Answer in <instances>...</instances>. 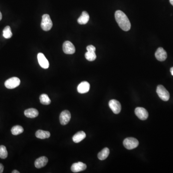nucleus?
Returning <instances> with one entry per match:
<instances>
[{
    "instance_id": "obj_1",
    "label": "nucleus",
    "mask_w": 173,
    "mask_h": 173,
    "mask_svg": "<svg viewBox=\"0 0 173 173\" xmlns=\"http://www.w3.org/2000/svg\"><path fill=\"white\" fill-rule=\"evenodd\" d=\"M115 18L121 29L125 31L129 30L131 24L126 14L120 10H117L115 13Z\"/></svg>"
},
{
    "instance_id": "obj_2",
    "label": "nucleus",
    "mask_w": 173,
    "mask_h": 173,
    "mask_svg": "<svg viewBox=\"0 0 173 173\" xmlns=\"http://www.w3.org/2000/svg\"><path fill=\"white\" fill-rule=\"evenodd\" d=\"M53 26V22L50 19V15L48 14L43 15L42 18L41 27L43 30L48 31L52 29Z\"/></svg>"
},
{
    "instance_id": "obj_3",
    "label": "nucleus",
    "mask_w": 173,
    "mask_h": 173,
    "mask_svg": "<svg viewBox=\"0 0 173 173\" xmlns=\"http://www.w3.org/2000/svg\"><path fill=\"white\" fill-rule=\"evenodd\" d=\"M139 142L138 139L134 138H127L123 141L124 147L127 150H132L139 146Z\"/></svg>"
},
{
    "instance_id": "obj_4",
    "label": "nucleus",
    "mask_w": 173,
    "mask_h": 173,
    "mask_svg": "<svg viewBox=\"0 0 173 173\" xmlns=\"http://www.w3.org/2000/svg\"><path fill=\"white\" fill-rule=\"evenodd\" d=\"M156 92L160 99L163 101L167 102L170 98V94L167 89L163 85H158L157 87Z\"/></svg>"
},
{
    "instance_id": "obj_5",
    "label": "nucleus",
    "mask_w": 173,
    "mask_h": 173,
    "mask_svg": "<svg viewBox=\"0 0 173 173\" xmlns=\"http://www.w3.org/2000/svg\"><path fill=\"white\" fill-rule=\"evenodd\" d=\"M20 84V79L17 77H13L7 79L5 82V85L8 89H13L17 88Z\"/></svg>"
},
{
    "instance_id": "obj_6",
    "label": "nucleus",
    "mask_w": 173,
    "mask_h": 173,
    "mask_svg": "<svg viewBox=\"0 0 173 173\" xmlns=\"http://www.w3.org/2000/svg\"><path fill=\"white\" fill-rule=\"evenodd\" d=\"M62 49L64 53L67 54H72L76 51V49L72 43L69 41H66L62 45Z\"/></svg>"
},
{
    "instance_id": "obj_7",
    "label": "nucleus",
    "mask_w": 173,
    "mask_h": 173,
    "mask_svg": "<svg viewBox=\"0 0 173 173\" xmlns=\"http://www.w3.org/2000/svg\"><path fill=\"white\" fill-rule=\"evenodd\" d=\"M135 113L137 117L142 120L147 119L149 116L148 111L143 107L136 108L135 110Z\"/></svg>"
},
{
    "instance_id": "obj_8",
    "label": "nucleus",
    "mask_w": 173,
    "mask_h": 173,
    "mask_svg": "<svg viewBox=\"0 0 173 173\" xmlns=\"http://www.w3.org/2000/svg\"><path fill=\"white\" fill-rule=\"evenodd\" d=\"M71 114L68 110H65L61 113L60 115V122L62 125H66L69 123L71 119Z\"/></svg>"
},
{
    "instance_id": "obj_9",
    "label": "nucleus",
    "mask_w": 173,
    "mask_h": 173,
    "mask_svg": "<svg viewBox=\"0 0 173 173\" xmlns=\"http://www.w3.org/2000/svg\"><path fill=\"white\" fill-rule=\"evenodd\" d=\"M109 106L114 114H118L121 112V105L119 102L117 100L114 99L110 101Z\"/></svg>"
},
{
    "instance_id": "obj_10",
    "label": "nucleus",
    "mask_w": 173,
    "mask_h": 173,
    "mask_svg": "<svg viewBox=\"0 0 173 173\" xmlns=\"http://www.w3.org/2000/svg\"><path fill=\"white\" fill-rule=\"evenodd\" d=\"M37 57L39 65L42 68L44 69L48 68L49 67V62L44 56V55L42 53H38V54Z\"/></svg>"
},
{
    "instance_id": "obj_11",
    "label": "nucleus",
    "mask_w": 173,
    "mask_h": 173,
    "mask_svg": "<svg viewBox=\"0 0 173 173\" xmlns=\"http://www.w3.org/2000/svg\"><path fill=\"white\" fill-rule=\"evenodd\" d=\"M156 58L159 61H164L167 57V52L162 47H159L155 54Z\"/></svg>"
},
{
    "instance_id": "obj_12",
    "label": "nucleus",
    "mask_w": 173,
    "mask_h": 173,
    "mask_svg": "<svg viewBox=\"0 0 173 173\" xmlns=\"http://www.w3.org/2000/svg\"><path fill=\"white\" fill-rule=\"evenodd\" d=\"M86 168V164L80 162L73 163L71 167V171L74 173H78L84 171Z\"/></svg>"
},
{
    "instance_id": "obj_13",
    "label": "nucleus",
    "mask_w": 173,
    "mask_h": 173,
    "mask_svg": "<svg viewBox=\"0 0 173 173\" xmlns=\"http://www.w3.org/2000/svg\"><path fill=\"white\" fill-rule=\"evenodd\" d=\"M90 89V84L86 81H83L80 83L78 86V92L81 94L86 93L89 91Z\"/></svg>"
},
{
    "instance_id": "obj_14",
    "label": "nucleus",
    "mask_w": 173,
    "mask_h": 173,
    "mask_svg": "<svg viewBox=\"0 0 173 173\" xmlns=\"http://www.w3.org/2000/svg\"><path fill=\"white\" fill-rule=\"evenodd\" d=\"M48 159L45 156H42L38 158L35 162V166L37 168H41L46 166Z\"/></svg>"
},
{
    "instance_id": "obj_15",
    "label": "nucleus",
    "mask_w": 173,
    "mask_h": 173,
    "mask_svg": "<svg viewBox=\"0 0 173 173\" xmlns=\"http://www.w3.org/2000/svg\"><path fill=\"white\" fill-rule=\"evenodd\" d=\"M24 114L26 117L33 119L38 116V112L36 109L30 108L26 110Z\"/></svg>"
},
{
    "instance_id": "obj_16",
    "label": "nucleus",
    "mask_w": 173,
    "mask_h": 173,
    "mask_svg": "<svg viewBox=\"0 0 173 173\" xmlns=\"http://www.w3.org/2000/svg\"><path fill=\"white\" fill-rule=\"evenodd\" d=\"M86 137L85 133L82 131L78 132L73 137L72 139L74 143H79L83 140Z\"/></svg>"
},
{
    "instance_id": "obj_17",
    "label": "nucleus",
    "mask_w": 173,
    "mask_h": 173,
    "mask_svg": "<svg viewBox=\"0 0 173 173\" xmlns=\"http://www.w3.org/2000/svg\"><path fill=\"white\" fill-rule=\"evenodd\" d=\"M90 16L86 11H83L81 16L78 19V22L80 25L86 24L89 21Z\"/></svg>"
},
{
    "instance_id": "obj_18",
    "label": "nucleus",
    "mask_w": 173,
    "mask_h": 173,
    "mask_svg": "<svg viewBox=\"0 0 173 173\" xmlns=\"http://www.w3.org/2000/svg\"><path fill=\"white\" fill-rule=\"evenodd\" d=\"M36 137L40 139H45L49 138L50 136V133L47 131H42V130H38L35 134Z\"/></svg>"
},
{
    "instance_id": "obj_19",
    "label": "nucleus",
    "mask_w": 173,
    "mask_h": 173,
    "mask_svg": "<svg viewBox=\"0 0 173 173\" xmlns=\"http://www.w3.org/2000/svg\"><path fill=\"white\" fill-rule=\"evenodd\" d=\"M109 153V149L108 148H104L98 153V157L100 160H105L108 157Z\"/></svg>"
},
{
    "instance_id": "obj_20",
    "label": "nucleus",
    "mask_w": 173,
    "mask_h": 173,
    "mask_svg": "<svg viewBox=\"0 0 173 173\" xmlns=\"http://www.w3.org/2000/svg\"><path fill=\"white\" fill-rule=\"evenodd\" d=\"M23 131H24V128L19 125H17V126L13 127L11 129V133L13 135H15V136L22 133Z\"/></svg>"
},
{
    "instance_id": "obj_21",
    "label": "nucleus",
    "mask_w": 173,
    "mask_h": 173,
    "mask_svg": "<svg viewBox=\"0 0 173 173\" xmlns=\"http://www.w3.org/2000/svg\"><path fill=\"white\" fill-rule=\"evenodd\" d=\"M40 100L41 103L43 105H49L51 102L48 96L46 94H42L40 97Z\"/></svg>"
},
{
    "instance_id": "obj_22",
    "label": "nucleus",
    "mask_w": 173,
    "mask_h": 173,
    "mask_svg": "<svg viewBox=\"0 0 173 173\" xmlns=\"http://www.w3.org/2000/svg\"><path fill=\"white\" fill-rule=\"evenodd\" d=\"M13 34L11 31L10 26H6L3 30V36L6 38H10L12 37Z\"/></svg>"
},
{
    "instance_id": "obj_23",
    "label": "nucleus",
    "mask_w": 173,
    "mask_h": 173,
    "mask_svg": "<svg viewBox=\"0 0 173 173\" xmlns=\"http://www.w3.org/2000/svg\"><path fill=\"white\" fill-rule=\"evenodd\" d=\"M85 58L89 61H93L96 59V55L95 53L93 52H87L85 55Z\"/></svg>"
},
{
    "instance_id": "obj_24",
    "label": "nucleus",
    "mask_w": 173,
    "mask_h": 173,
    "mask_svg": "<svg viewBox=\"0 0 173 173\" xmlns=\"http://www.w3.org/2000/svg\"><path fill=\"white\" fill-rule=\"evenodd\" d=\"M8 152L6 148L3 145L0 146V158L5 159L7 157Z\"/></svg>"
},
{
    "instance_id": "obj_25",
    "label": "nucleus",
    "mask_w": 173,
    "mask_h": 173,
    "mask_svg": "<svg viewBox=\"0 0 173 173\" xmlns=\"http://www.w3.org/2000/svg\"><path fill=\"white\" fill-rule=\"evenodd\" d=\"M86 50L88 52H95L96 48L95 47H94L93 45H89L86 47Z\"/></svg>"
},
{
    "instance_id": "obj_26",
    "label": "nucleus",
    "mask_w": 173,
    "mask_h": 173,
    "mask_svg": "<svg viewBox=\"0 0 173 173\" xmlns=\"http://www.w3.org/2000/svg\"><path fill=\"white\" fill-rule=\"evenodd\" d=\"M4 169V167L2 163H0V173H2Z\"/></svg>"
},
{
    "instance_id": "obj_27",
    "label": "nucleus",
    "mask_w": 173,
    "mask_h": 173,
    "mask_svg": "<svg viewBox=\"0 0 173 173\" xmlns=\"http://www.w3.org/2000/svg\"><path fill=\"white\" fill-rule=\"evenodd\" d=\"M170 72H171L172 76H173V67H171V69H170Z\"/></svg>"
},
{
    "instance_id": "obj_28",
    "label": "nucleus",
    "mask_w": 173,
    "mask_h": 173,
    "mask_svg": "<svg viewBox=\"0 0 173 173\" xmlns=\"http://www.w3.org/2000/svg\"><path fill=\"white\" fill-rule=\"evenodd\" d=\"M12 173H19V171H18V170H13V171H12Z\"/></svg>"
},
{
    "instance_id": "obj_29",
    "label": "nucleus",
    "mask_w": 173,
    "mask_h": 173,
    "mask_svg": "<svg viewBox=\"0 0 173 173\" xmlns=\"http://www.w3.org/2000/svg\"><path fill=\"white\" fill-rule=\"evenodd\" d=\"M2 14L1 11H0V21L2 20Z\"/></svg>"
},
{
    "instance_id": "obj_30",
    "label": "nucleus",
    "mask_w": 173,
    "mask_h": 173,
    "mask_svg": "<svg viewBox=\"0 0 173 173\" xmlns=\"http://www.w3.org/2000/svg\"><path fill=\"white\" fill-rule=\"evenodd\" d=\"M170 2L171 5L173 6V0H170Z\"/></svg>"
}]
</instances>
